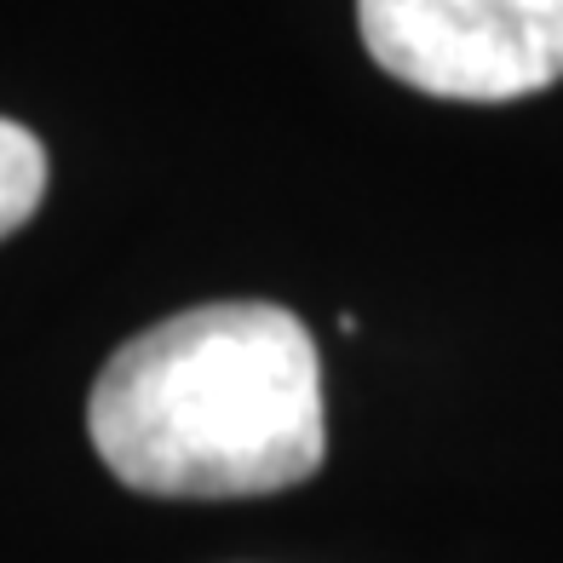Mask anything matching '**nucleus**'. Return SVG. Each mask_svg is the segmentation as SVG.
<instances>
[{
    "instance_id": "7ed1b4c3",
    "label": "nucleus",
    "mask_w": 563,
    "mask_h": 563,
    "mask_svg": "<svg viewBox=\"0 0 563 563\" xmlns=\"http://www.w3.org/2000/svg\"><path fill=\"white\" fill-rule=\"evenodd\" d=\"M46 196V150L30 126L0 115V242L35 219Z\"/></svg>"
},
{
    "instance_id": "f257e3e1",
    "label": "nucleus",
    "mask_w": 563,
    "mask_h": 563,
    "mask_svg": "<svg viewBox=\"0 0 563 563\" xmlns=\"http://www.w3.org/2000/svg\"><path fill=\"white\" fill-rule=\"evenodd\" d=\"M98 460L139 495L247 500L317 477L322 363L265 299L196 305L126 340L87 402Z\"/></svg>"
},
{
    "instance_id": "f03ea898",
    "label": "nucleus",
    "mask_w": 563,
    "mask_h": 563,
    "mask_svg": "<svg viewBox=\"0 0 563 563\" xmlns=\"http://www.w3.org/2000/svg\"><path fill=\"white\" fill-rule=\"evenodd\" d=\"M368 58L454 104H506L563 81V0H356Z\"/></svg>"
}]
</instances>
